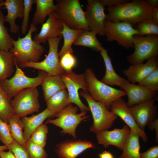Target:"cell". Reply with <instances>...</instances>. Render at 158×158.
I'll return each mask as SVG.
<instances>
[{
    "mask_svg": "<svg viewBox=\"0 0 158 158\" xmlns=\"http://www.w3.org/2000/svg\"><path fill=\"white\" fill-rule=\"evenodd\" d=\"M106 20L124 21L135 25L145 19H151L152 9L147 1L134 0L124 4L107 7Z\"/></svg>",
    "mask_w": 158,
    "mask_h": 158,
    "instance_id": "cell-1",
    "label": "cell"
},
{
    "mask_svg": "<svg viewBox=\"0 0 158 158\" xmlns=\"http://www.w3.org/2000/svg\"><path fill=\"white\" fill-rule=\"evenodd\" d=\"M37 30L36 26L31 23L26 35L18 39L12 40V47L9 50L14 56L18 64L23 63L37 62L44 51L42 45L35 42L32 39V35Z\"/></svg>",
    "mask_w": 158,
    "mask_h": 158,
    "instance_id": "cell-2",
    "label": "cell"
},
{
    "mask_svg": "<svg viewBox=\"0 0 158 158\" xmlns=\"http://www.w3.org/2000/svg\"><path fill=\"white\" fill-rule=\"evenodd\" d=\"M87 92L95 101L103 104L108 109L114 101L126 95L124 91L111 87L96 77L92 68H87L84 73Z\"/></svg>",
    "mask_w": 158,
    "mask_h": 158,
    "instance_id": "cell-3",
    "label": "cell"
},
{
    "mask_svg": "<svg viewBox=\"0 0 158 158\" xmlns=\"http://www.w3.org/2000/svg\"><path fill=\"white\" fill-rule=\"evenodd\" d=\"M55 11L58 18L69 28L89 30L85 12L78 0H58Z\"/></svg>",
    "mask_w": 158,
    "mask_h": 158,
    "instance_id": "cell-4",
    "label": "cell"
},
{
    "mask_svg": "<svg viewBox=\"0 0 158 158\" xmlns=\"http://www.w3.org/2000/svg\"><path fill=\"white\" fill-rule=\"evenodd\" d=\"M16 72L14 75L10 79H7L0 83L1 86L8 98L11 100L19 92L25 89L37 87L41 85L47 73L39 70L37 76L28 77L25 74L18 66L16 60L15 62Z\"/></svg>",
    "mask_w": 158,
    "mask_h": 158,
    "instance_id": "cell-5",
    "label": "cell"
},
{
    "mask_svg": "<svg viewBox=\"0 0 158 158\" xmlns=\"http://www.w3.org/2000/svg\"><path fill=\"white\" fill-rule=\"evenodd\" d=\"M79 95L86 101L92 115L93 124L90 128V131L96 133L111 128L118 116L102 103L94 100L87 92L81 91Z\"/></svg>",
    "mask_w": 158,
    "mask_h": 158,
    "instance_id": "cell-6",
    "label": "cell"
},
{
    "mask_svg": "<svg viewBox=\"0 0 158 158\" xmlns=\"http://www.w3.org/2000/svg\"><path fill=\"white\" fill-rule=\"evenodd\" d=\"M78 110L77 106L69 104L55 115L56 118L48 119L46 123L52 124L61 128V134H68L76 139L75 132L77 126L81 121L89 116L86 115L87 111H82L78 113Z\"/></svg>",
    "mask_w": 158,
    "mask_h": 158,
    "instance_id": "cell-7",
    "label": "cell"
},
{
    "mask_svg": "<svg viewBox=\"0 0 158 158\" xmlns=\"http://www.w3.org/2000/svg\"><path fill=\"white\" fill-rule=\"evenodd\" d=\"M104 36L108 42L115 41L126 49L134 48L133 38L137 32L131 24L124 21L106 20Z\"/></svg>",
    "mask_w": 158,
    "mask_h": 158,
    "instance_id": "cell-8",
    "label": "cell"
},
{
    "mask_svg": "<svg viewBox=\"0 0 158 158\" xmlns=\"http://www.w3.org/2000/svg\"><path fill=\"white\" fill-rule=\"evenodd\" d=\"M134 52L126 57L131 65L142 63L146 60L157 58L158 54V35L134 36Z\"/></svg>",
    "mask_w": 158,
    "mask_h": 158,
    "instance_id": "cell-9",
    "label": "cell"
},
{
    "mask_svg": "<svg viewBox=\"0 0 158 158\" xmlns=\"http://www.w3.org/2000/svg\"><path fill=\"white\" fill-rule=\"evenodd\" d=\"M62 38H49L47 40L49 46L48 54L42 61L37 62L23 63L18 64L20 68H31L41 70L50 75H61L64 72L60 63L58 49Z\"/></svg>",
    "mask_w": 158,
    "mask_h": 158,
    "instance_id": "cell-10",
    "label": "cell"
},
{
    "mask_svg": "<svg viewBox=\"0 0 158 158\" xmlns=\"http://www.w3.org/2000/svg\"><path fill=\"white\" fill-rule=\"evenodd\" d=\"M39 96L37 87L27 88L19 92L11 101L14 114L22 118L38 112L40 107Z\"/></svg>",
    "mask_w": 158,
    "mask_h": 158,
    "instance_id": "cell-11",
    "label": "cell"
},
{
    "mask_svg": "<svg viewBox=\"0 0 158 158\" xmlns=\"http://www.w3.org/2000/svg\"><path fill=\"white\" fill-rule=\"evenodd\" d=\"M60 76L68 90L69 103L75 104L81 111H90L88 107L82 102L79 97L80 89L87 92L84 74H76L72 71L69 72L64 71Z\"/></svg>",
    "mask_w": 158,
    "mask_h": 158,
    "instance_id": "cell-12",
    "label": "cell"
},
{
    "mask_svg": "<svg viewBox=\"0 0 158 158\" xmlns=\"http://www.w3.org/2000/svg\"><path fill=\"white\" fill-rule=\"evenodd\" d=\"M105 8L100 0H87L85 17L90 31L104 36L106 14Z\"/></svg>",
    "mask_w": 158,
    "mask_h": 158,
    "instance_id": "cell-13",
    "label": "cell"
},
{
    "mask_svg": "<svg viewBox=\"0 0 158 158\" xmlns=\"http://www.w3.org/2000/svg\"><path fill=\"white\" fill-rule=\"evenodd\" d=\"M129 108L137 124L143 131L147 125L156 119L157 109L154 99L135 104Z\"/></svg>",
    "mask_w": 158,
    "mask_h": 158,
    "instance_id": "cell-14",
    "label": "cell"
},
{
    "mask_svg": "<svg viewBox=\"0 0 158 158\" xmlns=\"http://www.w3.org/2000/svg\"><path fill=\"white\" fill-rule=\"evenodd\" d=\"M62 22L58 18L55 11L51 12L45 22L42 24L40 32L34 36L33 40L40 44L45 43L49 38L63 37L61 33Z\"/></svg>",
    "mask_w": 158,
    "mask_h": 158,
    "instance_id": "cell-15",
    "label": "cell"
},
{
    "mask_svg": "<svg viewBox=\"0 0 158 158\" xmlns=\"http://www.w3.org/2000/svg\"><path fill=\"white\" fill-rule=\"evenodd\" d=\"M110 109L114 114L119 116L126 123L131 130L138 134L145 142L148 141V137L144 131L137 124L126 103L122 97H120L112 103Z\"/></svg>",
    "mask_w": 158,
    "mask_h": 158,
    "instance_id": "cell-16",
    "label": "cell"
},
{
    "mask_svg": "<svg viewBox=\"0 0 158 158\" xmlns=\"http://www.w3.org/2000/svg\"><path fill=\"white\" fill-rule=\"evenodd\" d=\"M56 153L60 158H76L87 149L95 148L92 142L86 140H67L56 145Z\"/></svg>",
    "mask_w": 158,
    "mask_h": 158,
    "instance_id": "cell-17",
    "label": "cell"
},
{
    "mask_svg": "<svg viewBox=\"0 0 158 158\" xmlns=\"http://www.w3.org/2000/svg\"><path fill=\"white\" fill-rule=\"evenodd\" d=\"M130 131L128 126L125 125L121 129L115 128L111 130L99 132L96 133V137L98 143L103 145L104 148L112 145L122 150Z\"/></svg>",
    "mask_w": 158,
    "mask_h": 158,
    "instance_id": "cell-18",
    "label": "cell"
},
{
    "mask_svg": "<svg viewBox=\"0 0 158 158\" xmlns=\"http://www.w3.org/2000/svg\"><path fill=\"white\" fill-rule=\"evenodd\" d=\"M128 96L127 107H130L135 104L152 99L155 97L156 92L129 82L124 83L120 87Z\"/></svg>",
    "mask_w": 158,
    "mask_h": 158,
    "instance_id": "cell-19",
    "label": "cell"
},
{
    "mask_svg": "<svg viewBox=\"0 0 158 158\" xmlns=\"http://www.w3.org/2000/svg\"><path fill=\"white\" fill-rule=\"evenodd\" d=\"M158 64L157 58H152L147 60L145 63L131 65L123 71L122 73L130 83L135 84L141 81L158 67Z\"/></svg>",
    "mask_w": 158,
    "mask_h": 158,
    "instance_id": "cell-20",
    "label": "cell"
},
{
    "mask_svg": "<svg viewBox=\"0 0 158 158\" xmlns=\"http://www.w3.org/2000/svg\"><path fill=\"white\" fill-rule=\"evenodd\" d=\"M4 6L7 9V14L5 16V22L10 25V31L16 34L19 29V26L16 23V19H23V0H5Z\"/></svg>",
    "mask_w": 158,
    "mask_h": 158,
    "instance_id": "cell-21",
    "label": "cell"
},
{
    "mask_svg": "<svg viewBox=\"0 0 158 158\" xmlns=\"http://www.w3.org/2000/svg\"><path fill=\"white\" fill-rule=\"evenodd\" d=\"M55 115V113L47 108L37 114L22 117V120L24 125L23 137L25 141L30 138L33 132L43 124L46 119Z\"/></svg>",
    "mask_w": 158,
    "mask_h": 158,
    "instance_id": "cell-22",
    "label": "cell"
},
{
    "mask_svg": "<svg viewBox=\"0 0 158 158\" xmlns=\"http://www.w3.org/2000/svg\"><path fill=\"white\" fill-rule=\"evenodd\" d=\"M100 52L104 60L106 68L104 75L101 81L110 86L116 85L120 87L124 83L129 82L116 72L111 59L108 54L107 50L104 48Z\"/></svg>",
    "mask_w": 158,
    "mask_h": 158,
    "instance_id": "cell-23",
    "label": "cell"
},
{
    "mask_svg": "<svg viewBox=\"0 0 158 158\" xmlns=\"http://www.w3.org/2000/svg\"><path fill=\"white\" fill-rule=\"evenodd\" d=\"M45 101L59 91L66 89V86L60 75H46L41 84Z\"/></svg>",
    "mask_w": 158,
    "mask_h": 158,
    "instance_id": "cell-24",
    "label": "cell"
},
{
    "mask_svg": "<svg viewBox=\"0 0 158 158\" xmlns=\"http://www.w3.org/2000/svg\"><path fill=\"white\" fill-rule=\"evenodd\" d=\"M36 10L31 23L35 25L42 24L49 14L55 11L56 6L53 0H36Z\"/></svg>",
    "mask_w": 158,
    "mask_h": 158,
    "instance_id": "cell-25",
    "label": "cell"
},
{
    "mask_svg": "<svg viewBox=\"0 0 158 158\" xmlns=\"http://www.w3.org/2000/svg\"><path fill=\"white\" fill-rule=\"evenodd\" d=\"M140 136L130 130L122 149L119 158H140Z\"/></svg>",
    "mask_w": 158,
    "mask_h": 158,
    "instance_id": "cell-26",
    "label": "cell"
},
{
    "mask_svg": "<svg viewBox=\"0 0 158 158\" xmlns=\"http://www.w3.org/2000/svg\"><path fill=\"white\" fill-rule=\"evenodd\" d=\"M16 60L9 51L0 50V83L8 79L13 73Z\"/></svg>",
    "mask_w": 158,
    "mask_h": 158,
    "instance_id": "cell-27",
    "label": "cell"
},
{
    "mask_svg": "<svg viewBox=\"0 0 158 158\" xmlns=\"http://www.w3.org/2000/svg\"><path fill=\"white\" fill-rule=\"evenodd\" d=\"M66 90H61L50 97L46 101L47 108L56 114L70 104Z\"/></svg>",
    "mask_w": 158,
    "mask_h": 158,
    "instance_id": "cell-28",
    "label": "cell"
},
{
    "mask_svg": "<svg viewBox=\"0 0 158 158\" xmlns=\"http://www.w3.org/2000/svg\"><path fill=\"white\" fill-rule=\"evenodd\" d=\"M97 34L89 30H83L73 43L75 46L89 47L97 51L100 52L104 48L98 40Z\"/></svg>",
    "mask_w": 158,
    "mask_h": 158,
    "instance_id": "cell-29",
    "label": "cell"
},
{
    "mask_svg": "<svg viewBox=\"0 0 158 158\" xmlns=\"http://www.w3.org/2000/svg\"><path fill=\"white\" fill-rule=\"evenodd\" d=\"M63 23V28L61 33L64 38V42L61 49L58 53L59 58L67 52L69 51L73 54L72 45L83 31L70 28Z\"/></svg>",
    "mask_w": 158,
    "mask_h": 158,
    "instance_id": "cell-30",
    "label": "cell"
},
{
    "mask_svg": "<svg viewBox=\"0 0 158 158\" xmlns=\"http://www.w3.org/2000/svg\"><path fill=\"white\" fill-rule=\"evenodd\" d=\"M20 118L13 114L9 119L8 124L11 136L21 145L25 146V141L23 137V122Z\"/></svg>",
    "mask_w": 158,
    "mask_h": 158,
    "instance_id": "cell-31",
    "label": "cell"
},
{
    "mask_svg": "<svg viewBox=\"0 0 158 158\" xmlns=\"http://www.w3.org/2000/svg\"><path fill=\"white\" fill-rule=\"evenodd\" d=\"M135 25L138 36L158 35V23L152 19L143 20Z\"/></svg>",
    "mask_w": 158,
    "mask_h": 158,
    "instance_id": "cell-32",
    "label": "cell"
},
{
    "mask_svg": "<svg viewBox=\"0 0 158 158\" xmlns=\"http://www.w3.org/2000/svg\"><path fill=\"white\" fill-rule=\"evenodd\" d=\"M5 16L2 11L0 10V50L7 51L12 47V38L4 25Z\"/></svg>",
    "mask_w": 158,
    "mask_h": 158,
    "instance_id": "cell-33",
    "label": "cell"
},
{
    "mask_svg": "<svg viewBox=\"0 0 158 158\" xmlns=\"http://www.w3.org/2000/svg\"><path fill=\"white\" fill-rule=\"evenodd\" d=\"M10 100L2 89L0 84V118L8 124L9 118L14 114Z\"/></svg>",
    "mask_w": 158,
    "mask_h": 158,
    "instance_id": "cell-34",
    "label": "cell"
},
{
    "mask_svg": "<svg viewBox=\"0 0 158 158\" xmlns=\"http://www.w3.org/2000/svg\"><path fill=\"white\" fill-rule=\"evenodd\" d=\"M48 128L46 124H42L32 133L30 139L37 144L44 147L46 145Z\"/></svg>",
    "mask_w": 158,
    "mask_h": 158,
    "instance_id": "cell-35",
    "label": "cell"
},
{
    "mask_svg": "<svg viewBox=\"0 0 158 158\" xmlns=\"http://www.w3.org/2000/svg\"><path fill=\"white\" fill-rule=\"evenodd\" d=\"M24 147L30 158H47V154L43 147L35 143L30 139L25 141Z\"/></svg>",
    "mask_w": 158,
    "mask_h": 158,
    "instance_id": "cell-36",
    "label": "cell"
},
{
    "mask_svg": "<svg viewBox=\"0 0 158 158\" xmlns=\"http://www.w3.org/2000/svg\"><path fill=\"white\" fill-rule=\"evenodd\" d=\"M138 85L156 92L158 90V67L150 73Z\"/></svg>",
    "mask_w": 158,
    "mask_h": 158,
    "instance_id": "cell-37",
    "label": "cell"
},
{
    "mask_svg": "<svg viewBox=\"0 0 158 158\" xmlns=\"http://www.w3.org/2000/svg\"><path fill=\"white\" fill-rule=\"evenodd\" d=\"M60 66L66 72H70L76 65L77 61L73 54L69 51L63 54L59 58Z\"/></svg>",
    "mask_w": 158,
    "mask_h": 158,
    "instance_id": "cell-38",
    "label": "cell"
},
{
    "mask_svg": "<svg viewBox=\"0 0 158 158\" xmlns=\"http://www.w3.org/2000/svg\"><path fill=\"white\" fill-rule=\"evenodd\" d=\"M36 0H23V13L21 26L22 33L25 35L28 29V25L30 12L33 5L35 3Z\"/></svg>",
    "mask_w": 158,
    "mask_h": 158,
    "instance_id": "cell-39",
    "label": "cell"
},
{
    "mask_svg": "<svg viewBox=\"0 0 158 158\" xmlns=\"http://www.w3.org/2000/svg\"><path fill=\"white\" fill-rule=\"evenodd\" d=\"M8 149L16 158H30L25 147L15 140L8 146Z\"/></svg>",
    "mask_w": 158,
    "mask_h": 158,
    "instance_id": "cell-40",
    "label": "cell"
},
{
    "mask_svg": "<svg viewBox=\"0 0 158 158\" xmlns=\"http://www.w3.org/2000/svg\"><path fill=\"white\" fill-rule=\"evenodd\" d=\"M0 140L7 146L14 140L11 134L8 124L0 118Z\"/></svg>",
    "mask_w": 158,
    "mask_h": 158,
    "instance_id": "cell-41",
    "label": "cell"
},
{
    "mask_svg": "<svg viewBox=\"0 0 158 158\" xmlns=\"http://www.w3.org/2000/svg\"><path fill=\"white\" fill-rule=\"evenodd\" d=\"M140 158H158V146L155 145L146 151L140 153Z\"/></svg>",
    "mask_w": 158,
    "mask_h": 158,
    "instance_id": "cell-42",
    "label": "cell"
},
{
    "mask_svg": "<svg viewBox=\"0 0 158 158\" xmlns=\"http://www.w3.org/2000/svg\"><path fill=\"white\" fill-rule=\"evenodd\" d=\"M104 6L108 7L124 4L130 1L128 0H100Z\"/></svg>",
    "mask_w": 158,
    "mask_h": 158,
    "instance_id": "cell-43",
    "label": "cell"
},
{
    "mask_svg": "<svg viewBox=\"0 0 158 158\" xmlns=\"http://www.w3.org/2000/svg\"><path fill=\"white\" fill-rule=\"evenodd\" d=\"M158 119H156L152 122L149 125V127L150 129L151 130H153L154 129L156 132V140L157 142H158Z\"/></svg>",
    "mask_w": 158,
    "mask_h": 158,
    "instance_id": "cell-44",
    "label": "cell"
},
{
    "mask_svg": "<svg viewBox=\"0 0 158 158\" xmlns=\"http://www.w3.org/2000/svg\"><path fill=\"white\" fill-rule=\"evenodd\" d=\"M0 158H16L13 154L10 151L7 152L4 151L0 152Z\"/></svg>",
    "mask_w": 158,
    "mask_h": 158,
    "instance_id": "cell-45",
    "label": "cell"
},
{
    "mask_svg": "<svg viewBox=\"0 0 158 158\" xmlns=\"http://www.w3.org/2000/svg\"><path fill=\"white\" fill-rule=\"evenodd\" d=\"M152 9L151 19L158 23V7Z\"/></svg>",
    "mask_w": 158,
    "mask_h": 158,
    "instance_id": "cell-46",
    "label": "cell"
},
{
    "mask_svg": "<svg viewBox=\"0 0 158 158\" xmlns=\"http://www.w3.org/2000/svg\"><path fill=\"white\" fill-rule=\"evenodd\" d=\"M99 158H114L110 152L105 151L99 154Z\"/></svg>",
    "mask_w": 158,
    "mask_h": 158,
    "instance_id": "cell-47",
    "label": "cell"
},
{
    "mask_svg": "<svg viewBox=\"0 0 158 158\" xmlns=\"http://www.w3.org/2000/svg\"><path fill=\"white\" fill-rule=\"evenodd\" d=\"M147 1L152 9L158 7V0H148Z\"/></svg>",
    "mask_w": 158,
    "mask_h": 158,
    "instance_id": "cell-48",
    "label": "cell"
},
{
    "mask_svg": "<svg viewBox=\"0 0 158 158\" xmlns=\"http://www.w3.org/2000/svg\"><path fill=\"white\" fill-rule=\"evenodd\" d=\"M8 149V147L7 145H3L0 146V152L4 151L5 150Z\"/></svg>",
    "mask_w": 158,
    "mask_h": 158,
    "instance_id": "cell-49",
    "label": "cell"
},
{
    "mask_svg": "<svg viewBox=\"0 0 158 158\" xmlns=\"http://www.w3.org/2000/svg\"><path fill=\"white\" fill-rule=\"evenodd\" d=\"M4 0H0V10L4 7Z\"/></svg>",
    "mask_w": 158,
    "mask_h": 158,
    "instance_id": "cell-50",
    "label": "cell"
}]
</instances>
